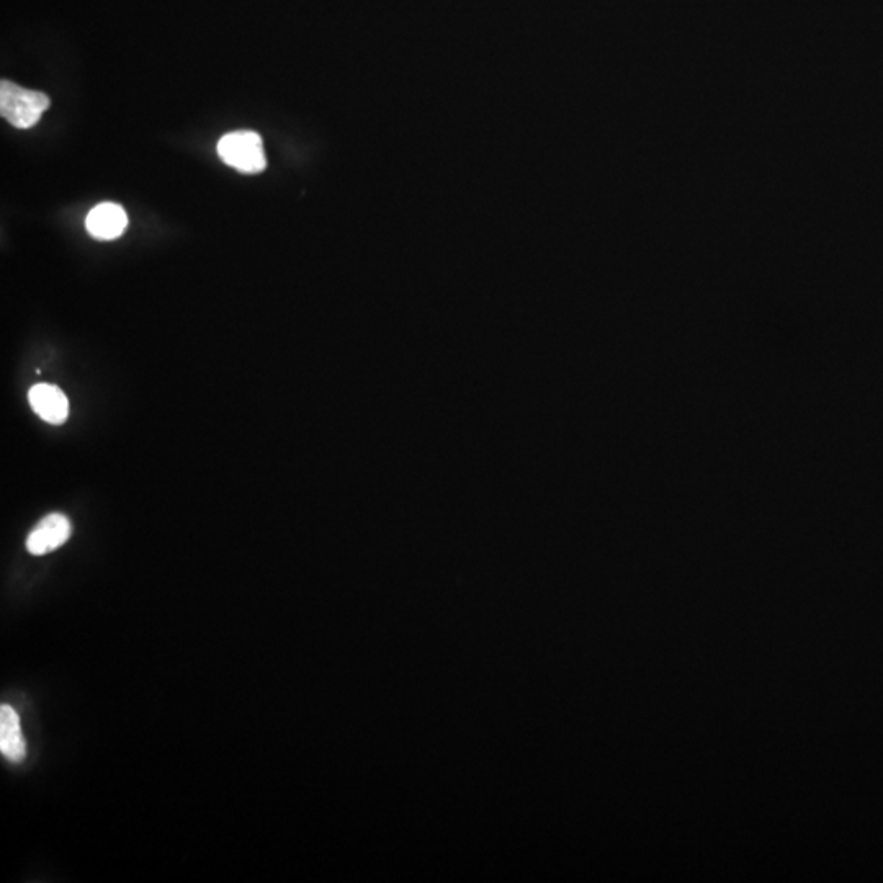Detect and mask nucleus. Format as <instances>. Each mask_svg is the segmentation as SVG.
<instances>
[{"instance_id": "nucleus-6", "label": "nucleus", "mask_w": 883, "mask_h": 883, "mask_svg": "<svg viewBox=\"0 0 883 883\" xmlns=\"http://www.w3.org/2000/svg\"><path fill=\"white\" fill-rule=\"evenodd\" d=\"M0 751L12 762L23 761L27 754L20 718L10 705L0 707Z\"/></svg>"}, {"instance_id": "nucleus-2", "label": "nucleus", "mask_w": 883, "mask_h": 883, "mask_svg": "<svg viewBox=\"0 0 883 883\" xmlns=\"http://www.w3.org/2000/svg\"><path fill=\"white\" fill-rule=\"evenodd\" d=\"M218 156L226 166L244 174H259L267 167L262 138L254 131H234L218 143Z\"/></svg>"}, {"instance_id": "nucleus-3", "label": "nucleus", "mask_w": 883, "mask_h": 883, "mask_svg": "<svg viewBox=\"0 0 883 883\" xmlns=\"http://www.w3.org/2000/svg\"><path fill=\"white\" fill-rule=\"evenodd\" d=\"M72 534V525L63 514H50L38 522L27 538V550L35 556L46 555L63 547Z\"/></svg>"}, {"instance_id": "nucleus-4", "label": "nucleus", "mask_w": 883, "mask_h": 883, "mask_svg": "<svg viewBox=\"0 0 883 883\" xmlns=\"http://www.w3.org/2000/svg\"><path fill=\"white\" fill-rule=\"evenodd\" d=\"M128 216L117 203H100L90 210L86 218V228L90 236L100 241H112L125 233Z\"/></svg>"}, {"instance_id": "nucleus-5", "label": "nucleus", "mask_w": 883, "mask_h": 883, "mask_svg": "<svg viewBox=\"0 0 883 883\" xmlns=\"http://www.w3.org/2000/svg\"><path fill=\"white\" fill-rule=\"evenodd\" d=\"M28 399L33 411L43 421L59 426L68 419L69 401L58 386L46 385V383L35 385L28 393Z\"/></svg>"}, {"instance_id": "nucleus-1", "label": "nucleus", "mask_w": 883, "mask_h": 883, "mask_svg": "<svg viewBox=\"0 0 883 883\" xmlns=\"http://www.w3.org/2000/svg\"><path fill=\"white\" fill-rule=\"evenodd\" d=\"M50 107V97L38 90L23 89L14 82H0V115L20 130L33 128Z\"/></svg>"}]
</instances>
